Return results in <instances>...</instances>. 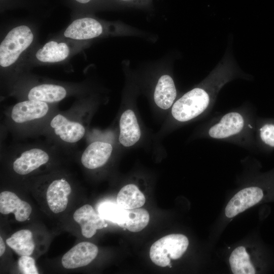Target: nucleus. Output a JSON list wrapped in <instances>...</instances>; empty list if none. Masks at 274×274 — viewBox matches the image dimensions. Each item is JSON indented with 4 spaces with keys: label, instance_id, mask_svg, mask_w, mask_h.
Instances as JSON below:
<instances>
[{
    "label": "nucleus",
    "instance_id": "nucleus-23",
    "mask_svg": "<svg viewBox=\"0 0 274 274\" xmlns=\"http://www.w3.org/2000/svg\"><path fill=\"white\" fill-rule=\"evenodd\" d=\"M98 211L104 219L118 224L120 226L126 220L128 216L127 210H125L117 203L106 201L99 204Z\"/></svg>",
    "mask_w": 274,
    "mask_h": 274
},
{
    "label": "nucleus",
    "instance_id": "nucleus-25",
    "mask_svg": "<svg viewBox=\"0 0 274 274\" xmlns=\"http://www.w3.org/2000/svg\"><path fill=\"white\" fill-rule=\"evenodd\" d=\"M19 270L23 274H38L35 260L29 256H21L18 261Z\"/></svg>",
    "mask_w": 274,
    "mask_h": 274
},
{
    "label": "nucleus",
    "instance_id": "nucleus-16",
    "mask_svg": "<svg viewBox=\"0 0 274 274\" xmlns=\"http://www.w3.org/2000/svg\"><path fill=\"white\" fill-rule=\"evenodd\" d=\"M177 96V90L172 77L167 75L162 76L156 86L154 99L158 107L167 109L173 105Z\"/></svg>",
    "mask_w": 274,
    "mask_h": 274
},
{
    "label": "nucleus",
    "instance_id": "nucleus-5",
    "mask_svg": "<svg viewBox=\"0 0 274 274\" xmlns=\"http://www.w3.org/2000/svg\"><path fill=\"white\" fill-rule=\"evenodd\" d=\"M262 190L258 187L245 188L238 192L227 204L225 213L232 218L258 203L263 198Z\"/></svg>",
    "mask_w": 274,
    "mask_h": 274
},
{
    "label": "nucleus",
    "instance_id": "nucleus-21",
    "mask_svg": "<svg viewBox=\"0 0 274 274\" xmlns=\"http://www.w3.org/2000/svg\"><path fill=\"white\" fill-rule=\"evenodd\" d=\"M229 263L233 273L254 274L256 272L250 261V256L243 246L238 247L232 251L229 257Z\"/></svg>",
    "mask_w": 274,
    "mask_h": 274
},
{
    "label": "nucleus",
    "instance_id": "nucleus-15",
    "mask_svg": "<svg viewBox=\"0 0 274 274\" xmlns=\"http://www.w3.org/2000/svg\"><path fill=\"white\" fill-rule=\"evenodd\" d=\"M119 141L125 147L135 144L141 136V130L136 116L131 110H127L122 114L120 119Z\"/></svg>",
    "mask_w": 274,
    "mask_h": 274
},
{
    "label": "nucleus",
    "instance_id": "nucleus-2",
    "mask_svg": "<svg viewBox=\"0 0 274 274\" xmlns=\"http://www.w3.org/2000/svg\"><path fill=\"white\" fill-rule=\"evenodd\" d=\"M33 39V33L27 26L21 25L11 30L1 43V66L8 67L15 62Z\"/></svg>",
    "mask_w": 274,
    "mask_h": 274
},
{
    "label": "nucleus",
    "instance_id": "nucleus-10",
    "mask_svg": "<svg viewBox=\"0 0 274 274\" xmlns=\"http://www.w3.org/2000/svg\"><path fill=\"white\" fill-rule=\"evenodd\" d=\"M71 191V185L63 179L55 180L49 184L46 192V199L51 211L57 214L66 209L68 196Z\"/></svg>",
    "mask_w": 274,
    "mask_h": 274
},
{
    "label": "nucleus",
    "instance_id": "nucleus-20",
    "mask_svg": "<svg viewBox=\"0 0 274 274\" xmlns=\"http://www.w3.org/2000/svg\"><path fill=\"white\" fill-rule=\"evenodd\" d=\"M69 52V48L65 43L50 41L38 50L36 56L42 62H57L66 59Z\"/></svg>",
    "mask_w": 274,
    "mask_h": 274
},
{
    "label": "nucleus",
    "instance_id": "nucleus-1",
    "mask_svg": "<svg viewBox=\"0 0 274 274\" xmlns=\"http://www.w3.org/2000/svg\"><path fill=\"white\" fill-rule=\"evenodd\" d=\"M189 245L188 238L181 234H171L154 243L150 250V258L156 265L165 267L170 260L180 258L186 252Z\"/></svg>",
    "mask_w": 274,
    "mask_h": 274
},
{
    "label": "nucleus",
    "instance_id": "nucleus-28",
    "mask_svg": "<svg viewBox=\"0 0 274 274\" xmlns=\"http://www.w3.org/2000/svg\"><path fill=\"white\" fill-rule=\"evenodd\" d=\"M123 1H126V0H123Z\"/></svg>",
    "mask_w": 274,
    "mask_h": 274
},
{
    "label": "nucleus",
    "instance_id": "nucleus-4",
    "mask_svg": "<svg viewBox=\"0 0 274 274\" xmlns=\"http://www.w3.org/2000/svg\"><path fill=\"white\" fill-rule=\"evenodd\" d=\"M98 252V248L94 244L87 242H81L63 256L62 265L67 269L85 266L96 258Z\"/></svg>",
    "mask_w": 274,
    "mask_h": 274
},
{
    "label": "nucleus",
    "instance_id": "nucleus-8",
    "mask_svg": "<svg viewBox=\"0 0 274 274\" xmlns=\"http://www.w3.org/2000/svg\"><path fill=\"white\" fill-rule=\"evenodd\" d=\"M49 111L47 103L33 100H25L16 104L11 112V118L17 123L40 119L44 117Z\"/></svg>",
    "mask_w": 274,
    "mask_h": 274
},
{
    "label": "nucleus",
    "instance_id": "nucleus-26",
    "mask_svg": "<svg viewBox=\"0 0 274 274\" xmlns=\"http://www.w3.org/2000/svg\"><path fill=\"white\" fill-rule=\"evenodd\" d=\"M6 250L5 244L2 238V236H0V256H2L5 253Z\"/></svg>",
    "mask_w": 274,
    "mask_h": 274
},
{
    "label": "nucleus",
    "instance_id": "nucleus-3",
    "mask_svg": "<svg viewBox=\"0 0 274 274\" xmlns=\"http://www.w3.org/2000/svg\"><path fill=\"white\" fill-rule=\"evenodd\" d=\"M210 95L203 88H195L184 94L173 105L172 114L180 122L190 120L202 113L209 106Z\"/></svg>",
    "mask_w": 274,
    "mask_h": 274
},
{
    "label": "nucleus",
    "instance_id": "nucleus-27",
    "mask_svg": "<svg viewBox=\"0 0 274 274\" xmlns=\"http://www.w3.org/2000/svg\"><path fill=\"white\" fill-rule=\"evenodd\" d=\"M76 1H77V2L80 3L85 4V3H87L89 2L90 0H76Z\"/></svg>",
    "mask_w": 274,
    "mask_h": 274
},
{
    "label": "nucleus",
    "instance_id": "nucleus-6",
    "mask_svg": "<svg viewBox=\"0 0 274 274\" xmlns=\"http://www.w3.org/2000/svg\"><path fill=\"white\" fill-rule=\"evenodd\" d=\"M74 220L81 228L82 235L86 238H91L98 229L108 226L105 219L97 214L92 207L85 204L78 209L74 213Z\"/></svg>",
    "mask_w": 274,
    "mask_h": 274
},
{
    "label": "nucleus",
    "instance_id": "nucleus-22",
    "mask_svg": "<svg viewBox=\"0 0 274 274\" xmlns=\"http://www.w3.org/2000/svg\"><path fill=\"white\" fill-rule=\"evenodd\" d=\"M128 216L125 221L120 227L131 232H139L148 225L150 216L147 210L142 208L127 210Z\"/></svg>",
    "mask_w": 274,
    "mask_h": 274
},
{
    "label": "nucleus",
    "instance_id": "nucleus-19",
    "mask_svg": "<svg viewBox=\"0 0 274 274\" xmlns=\"http://www.w3.org/2000/svg\"><path fill=\"white\" fill-rule=\"evenodd\" d=\"M6 244L20 256H30L35 248L31 231L27 229L19 230L6 239Z\"/></svg>",
    "mask_w": 274,
    "mask_h": 274
},
{
    "label": "nucleus",
    "instance_id": "nucleus-17",
    "mask_svg": "<svg viewBox=\"0 0 274 274\" xmlns=\"http://www.w3.org/2000/svg\"><path fill=\"white\" fill-rule=\"evenodd\" d=\"M66 95L65 88L61 86L44 84L31 88L28 94L29 100L53 103L63 99Z\"/></svg>",
    "mask_w": 274,
    "mask_h": 274
},
{
    "label": "nucleus",
    "instance_id": "nucleus-9",
    "mask_svg": "<svg viewBox=\"0 0 274 274\" xmlns=\"http://www.w3.org/2000/svg\"><path fill=\"white\" fill-rule=\"evenodd\" d=\"M50 126L56 135L69 143L79 141L85 132V129L81 123L70 121L61 114H57L53 118Z\"/></svg>",
    "mask_w": 274,
    "mask_h": 274
},
{
    "label": "nucleus",
    "instance_id": "nucleus-7",
    "mask_svg": "<svg viewBox=\"0 0 274 274\" xmlns=\"http://www.w3.org/2000/svg\"><path fill=\"white\" fill-rule=\"evenodd\" d=\"M245 120L239 113L230 112L224 115L220 121L210 127L209 135L216 139H223L234 135L243 129Z\"/></svg>",
    "mask_w": 274,
    "mask_h": 274
},
{
    "label": "nucleus",
    "instance_id": "nucleus-14",
    "mask_svg": "<svg viewBox=\"0 0 274 274\" xmlns=\"http://www.w3.org/2000/svg\"><path fill=\"white\" fill-rule=\"evenodd\" d=\"M113 148L111 144L100 141L90 144L81 156V162L88 169H95L104 165L109 159Z\"/></svg>",
    "mask_w": 274,
    "mask_h": 274
},
{
    "label": "nucleus",
    "instance_id": "nucleus-24",
    "mask_svg": "<svg viewBox=\"0 0 274 274\" xmlns=\"http://www.w3.org/2000/svg\"><path fill=\"white\" fill-rule=\"evenodd\" d=\"M259 139L268 150H274V119L266 120L258 128Z\"/></svg>",
    "mask_w": 274,
    "mask_h": 274
},
{
    "label": "nucleus",
    "instance_id": "nucleus-18",
    "mask_svg": "<svg viewBox=\"0 0 274 274\" xmlns=\"http://www.w3.org/2000/svg\"><path fill=\"white\" fill-rule=\"evenodd\" d=\"M144 194L134 184L123 187L118 192L116 202L125 210L139 208L145 203Z\"/></svg>",
    "mask_w": 274,
    "mask_h": 274
},
{
    "label": "nucleus",
    "instance_id": "nucleus-12",
    "mask_svg": "<svg viewBox=\"0 0 274 274\" xmlns=\"http://www.w3.org/2000/svg\"><path fill=\"white\" fill-rule=\"evenodd\" d=\"M32 209L27 202L21 200L14 193L4 191L0 194V212L4 215L13 213L19 222L26 221L30 215Z\"/></svg>",
    "mask_w": 274,
    "mask_h": 274
},
{
    "label": "nucleus",
    "instance_id": "nucleus-11",
    "mask_svg": "<svg viewBox=\"0 0 274 274\" xmlns=\"http://www.w3.org/2000/svg\"><path fill=\"white\" fill-rule=\"evenodd\" d=\"M49 160L48 153L42 149L33 148L26 150L16 158L13 164V169L19 175L30 173Z\"/></svg>",
    "mask_w": 274,
    "mask_h": 274
},
{
    "label": "nucleus",
    "instance_id": "nucleus-13",
    "mask_svg": "<svg viewBox=\"0 0 274 274\" xmlns=\"http://www.w3.org/2000/svg\"><path fill=\"white\" fill-rule=\"evenodd\" d=\"M102 32L100 23L91 18L74 21L66 29L64 36L75 40H87L97 37Z\"/></svg>",
    "mask_w": 274,
    "mask_h": 274
}]
</instances>
